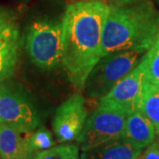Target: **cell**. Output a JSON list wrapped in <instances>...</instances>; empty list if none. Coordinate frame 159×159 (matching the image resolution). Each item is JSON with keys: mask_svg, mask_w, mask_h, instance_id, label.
<instances>
[{"mask_svg": "<svg viewBox=\"0 0 159 159\" xmlns=\"http://www.w3.org/2000/svg\"><path fill=\"white\" fill-rule=\"evenodd\" d=\"M29 134L0 123V159L32 158Z\"/></svg>", "mask_w": 159, "mask_h": 159, "instance_id": "10", "label": "cell"}, {"mask_svg": "<svg viewBox=\"0 0 159 159\" xmlns=\"http://www.w3.org/2000/svg\"><path fill=\"white\" fill-rule=\"evenodd\" d=\"M144 72L142 60L108 93L99 99L97 106L113 109L128 114L139 110L142 100Z\"/></svg>", "mask_w": 159, "mask_h": 159, "instance_id": "7", "label": "cell"}, {"mask_svg": "<svg viewBox=\"0 0 159 159\" xmlns=\"http://www.w3.org/2000/svg\"><path fill=\"white\" fill-rule=\"evenodd\" d=\"M79 151V145L66 143L34 152L31 159H80Z\"/></svg>", "mask_w": 159, "mask_h": 159, "instance_id": "15", "label": "cell"}, {"mask_svg": "<svg viewBox=\"0 0 159 159\" xmlns=\"http://www.w3.org/2000/svg\"><path fill=\"white\" fill-rule=\"evenodd\" d=\"M126 116L120 111L97 106L76 139L80 150L86 151L122 138Z\"/></svg>", "mask_w": 159, "mask_h": 159, "instance_id": "6", "label": "cell"}, {"mask_svg": "<svg viewBox=\"0 0 159 159\" xmlns=\"http://www.w3.org/2000/svg\"><path fill=\"white\" fill-rule=\"evenodd\" d=\"M156 2L157 3V5H158V6H159V0H156Z\"/></svg>", "mask_w": 159, "mask_h": 159, "instance_id": "20", "label": "cell"}, {"mask_svg": "<svg viewBox=\"0 0 159 159\" xmlns=\"http://www.w3.org/2000/svg\"><path fill=\"white\" fill-rule=\"evenodd\" d=\"M25 48L37 67L51 70L62 64V22L49 18L34 20L29 26Z\"/></svg>", "mask_w": 159, "mask_h": 159, "instance_id": "3", "label": "cell"}, {"mask_svg": "<svg viewBox=\"0 0 159 159\" xmlns=\"http://www.w3.org/2000/svg\"><path fill=\"white\" fill-rule=\"evenodd\" d=\"M110 5L101 0L77 1L67 6L62 20V64L74 87L86 80L102 57V32Z\"/></svg>", "mask_w": 159, "mask_h": 159, "instance_id": "1", "label": "cell"}, {"mask_svg": "<svg viewBox=\"0 0 159 159\" xmlns=\"http://www.w3.org/2000/svg\"><path fill=\"white\" fill-rule=\"evenodd\" d=\"M110 3V6H127L131 4H134L137 2H140L142 0H108Z\"/></svg>", "mask_w": 159, "mask_h": 159, "instance_id": "19", "label": "cell"}, {"mask_svg": "<svg viewBox=\"0 0 159 159\" xmlns=\"http://www.w3.org/2000/svg\"><path fill=\"white\" fill-rule=\"evenodd\" d=\"M156 135L153 124L142 111L136 110L127 114L123 134L124 139L137 148L144 149L155 141Z\"/></svg>", "mask_w": 159, "mask_h": 159, "instance_id": "11", "label": "cell"}, {"mask_svg": "<svg viewBox=\"0 0 159 159\" xmlns=\"http://www.w3.org/2000/svg\"><path fill=\"white\" fill-rule=\"evenodd\" d=\"M88 119L85 98L74 94L56 110L52 120V129L57 142L66 143L76 140L80 134Z\"/></svg>", "mask_w": 159, "mask_h": 159, "instance_id": "8", "label": "cell"}, {"mask_svg": "<svg viewBox=\"0 0 159 159\" xmlns=\"http://www.w3.org/2000/svg\"><path fill=\"white\" fill-rule=\"evenodd\" d=\"M79 1H91V0H79Z\"/></svg>", "mask_w": 159, "mask_h": 159, "instance_id": "21", "label": "cell"}, {"mask_svg": "<svg viewBox=\"0 0 159 159\" xmlns=\"http://www.w3.org/2000/svg\"><path fill=\"white\" fill-rule=\"evenodd\" d=\"M142 151V148L119 138L97 148L82 151L80 159H135Z\"/></svg>", "mask_w": 159, "mask_h": 159, "instance_id": "12", "label": "cell"}, {"mask_svg": "<svg viewBox=\"0 0 159 159\" xmlns=\"http://www.w3.org/2000/svg\"><path fill=\"white\" fill-rule=\"evenodd\" d=\"M139 111H142L153 124L159 135V88L143 79L142 100Z\"/></svg>", "mask_w": 159, "mask_h": 159, "instance_id": "13", "label": "cell"}, {"mask_svg": "<svg viewBox=\"0 0 159 159\" xmlns=\"http://www.w3.org/2000/svg\"><path fill=\"white\" fill-rule=\"evenodd\" d=\"M143 54L136 51H121L101 57L86 80L83 89L86 95L99 99L104 97L141 62Z\"/></svg>", "mask_w": 159, "mask_h": 159, "instance_id": "4", "label": "cell"}, {"mask_svg": "<svg viewBox=\"0 0 159 159\" xmlns=\"http://www.w3.org/2000/svg\"><path fill=\"white\" fill-rule=\"evenodd\" d=\"M18 13L13 9L0 6V33L11 24L16 23Z\"/></svg>", "mask_w": 159, "mask_h": 159, "instance_id": "17", "label": "cell"}, {"mask_svg": "<svg viewBox=\"0 0 159 159\" xmlns=\"http://www.w3.org/2000/svg\"><path fill=\"white\" fill-rule=\"evenodd\" d=\"M159 34V11L150 0L110 6L102 32V57L111 52L146 53Z\"/></svg>", "mask_w": 159, "mask_h": 159, "instance_id": "2", "label": "cell"}, {"mask_svg": "<svg viewBox=\"0 0 159 159\" xmlns=\"http://www.w3.org/2000/svg\"><path fill=\"white\" fill-rule=\"evenodd\" d=\"M135 159H159V142L154 141L144 149Z\"/></svg>", "mask_w": 159, "mask_h": 159, "instance_id": "18", "label": "cell"}, {"mask_svg": "<svg viewBox=\"0 0 159 159\" xmlns=\"http://www.w3.org/2000/svg\"><path fill=\"white\" fill-rule=\"evenodd\" d=\"M0 123L31 133L40 123V115L34 102L21 88L6 81L0 83Z\"/></svg>", "mask_w": 159, "mask_h": 159, "instance_id": "5", "label": "cell"}, {"mask_svg": "<svg viewBox=\"0 0 159 159\" xmlns=\"http://www.w3.org/2000/svg\"><path fill=\"white\" fill-rule=\"evenodd\" d=\"M29 147L32 152H37L50 148L55 145L52 134L44 126H41L29 134Z\"/></svg>", "mask_w": 159, "mask_h": 159, "instance_id": "16", "label": "cell"}, {"mask_svg": "<svg viewBox=\"0 0 159 159\" xmlns=\"http://www.w3.org/2000/svg\"><path fill=\"white\" fill-rule=\"evenodd\" d=\"M157 39L159 41V34H158V35H157Z\"/></svg>", "mask_w": 159, "mask_h": 159, "instance_id": "22", "label": "cell"}, {"mask_svg": "<svg viewBox=\"0 0 159 159\" xmlns=\"http://www.w3.org/2000/svg\"><path fill=\"white\" fill-rule=\"evenodd\" d=\"M20 34L17 23L0 33V83L14 74L20 61Z\"/></svg>", "mask_w": 159, "mask_h": 159, "instance_id": "9", "label": "cell"}, {"mask_svg": "<svg viewBox=\"0 0 159 159\" xmlns=\"http://www.w3.org/2000/svg\"><path fill=\"white\" fill-rule=\"evenodd\" d=\"M144 79L159 88V41L156 39L142 58Z\"/></svg>", "mask_w": 159, "mask_h": 159, "instance_id": "14", "label": "cell"}]
</instances>
